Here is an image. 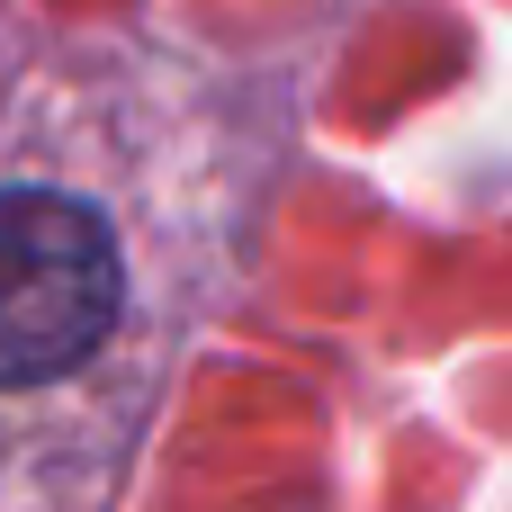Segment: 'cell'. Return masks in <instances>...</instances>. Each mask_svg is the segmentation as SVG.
I'll list each match as a JSON object with an SVG mask.
<instances>
[{"instance_id":"obj_1","label":"cell","mask_w":512,"mask_h":512,"mask_svg":"<svg viewBox=\"0 0 512 512\" xmlns=\"http://www.w3.org/2000/svg\"><path fill=\"white\" fill-rule=\"evenodd\" d=\"M117 324V243L90 207L0 189V387L90 360Z\"/></svg>"}]
</instances>
